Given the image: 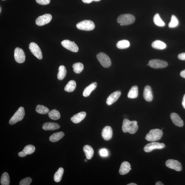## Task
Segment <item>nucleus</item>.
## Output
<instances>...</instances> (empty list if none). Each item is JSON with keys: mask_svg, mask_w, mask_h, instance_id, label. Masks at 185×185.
I'll return each instance as SVG.
<instances>
[{"mask_svg": "<svg viewBox=\"0 0 185 185\" xmlns=\"http://www.w3.org/2000/svg\"><path fill=\"white\" fill-rule=\"evenodd\" d=\"M163 135L162 130L156 129L151 130L146 137V140L150 142L158 141L161 139Z\"/></svg>", "mask_w": 185, "mask_h": 185, "instance_id": "nucleus-1", "label": "nucleus"}, {"mask_svg": "<svg viewBox=\"0 0 185 185\" xmlns=\"http://www.w3.org/2000/svg\"><path fill=\"white\" fill-rule=\"evenodd\" d=\"M135 18L133 15L129 14H122L117 18V22L121 26L128 25L133 23Z\"/></svg>", "mask_w": 185, "mask_h": 185, "instance_id": "nucleus-2", "label": "nucleus"}, {"mask_svg": "<svg viewBox=\"0 0 185 185\" xmlns=\"http://www.w3.org/2000/svg\"><path fill=\"white\" fill-rule=\"evenodd\" d=\"M25 114V113L24 108L23 107H19L9 120V124L11 125H14L18 122L21 121L23 119Z\"/></svg>", "mask_w": 185, "mask_h": 185, "instance_id": "nucleus-3", "label": "nucleus"}, {"mask_svg": "<svg viewBox=\"0 0 185 185\" xmlns=\"http://www.w3.org/2000/svg\"><path fill=\"white\" fill-rule=\"evenodd\" d=\"M78 29L86 31L93 30L95 27V24L91 20H85L80 22L76 25Z\"/></svg>", "mask_w": 185, "mask_h": 185, "instance_id": "nucleus-4", "label": "nucleus"}, {"mask_svg": "<svg viewBox=\"0 0 185 185\" xmlns=\"http://www.w3.org/2000/svg\"><path fill=\"white\" fill-rule=\"evenodd\" d=\"M97 57L101 65L104 67L108 68L111 66L110 58L105 54L103 52H100L97 55Z\"/></svg>", "mask_w": 185, "mask_h": 185, "instance_id": "nucleus-5", "label": "nucleus"}, {"mask_svg": "<svg viewBox=\"0 0 185 185\" xmlns=\"http://www.w3.org/2000/svg\"><path fill=\"white\" fill-rule=\"evenodd\" d=\"M165 147V145L163 143H159L158 142H152L146 145L144 148L145 152L149 153L155 149H162Z\"/></svg>", "mask_w": 185, "mask_h": 185, "instance_id": "nucleus-6", "label": "nucleus"}, {"mask_svg": "<svg viewBox=\"0 0 185 185\" xmlns=\"http://www.w3.org/2000/svg\"><path fill=\"white\" fill-rule=\"evenodd\" d=\"M29 48L31 52L38 59H42L43 55L41 49L36 43H31L29 44Z\"/></svg>", "mask_w": 185, "mask_h": 185, "instance_id": "nucleus-7", "label": "nucleus"}, {"mask_svg": "<svg viewBox=\"0 0 185 185\" xmlns=\"http://www.w3.org/2000/svg\"><path fill=\"white\" fill-rule=\"evenodd\" d=\"M15 60L18 63H23L26 60V55L22 49L19 47L15 48L14 52Z\"/></svg>", "mask_w": 185, "mask_h": 185, "instance_id": "nucleus-8", "label": "nucleus"}, {"mask_svg": "<svg viewBox=\"0 0 185 185\" xmlns=\"http://www.w3.org/2000/svg\"><path fill=\"white\" fill-rule=\"evenodd\" d=\"M51 15L50 14H46L40 16L36 18L35 21L36 24L39 26H43L47 24L52 19Z\"/></svg>", "mask_w": 185, "mask_h": 185, "instance_id": "nucleus-9", "label": "nucleus"}, {"mask_svg": "<svg viewBox=\"0 0 185 185\" xmlns=\"http://www.w3.org/2000/svg\"><path fill=\"white\" fill-rule=\"evenodd\" d=\"M61 44L64 47L73 52H78L79 48L75 42H72L69 40H64L61 42Z\"/></svg>", "mask_w": 185, "mask_h": 185, "instance_id": "nucleus-10", "label": "nucleus"}, {"mask_svg": "<svg viewBox=\"0 0 185 185\" xmlns=\"http://www.w3.org/2000/svg\"><path fill=\"white\" fill-rule=\"evenodd\" d=\"M149 66L155 69L162 68L168 66L166 61L154 59L149 61Z\"/></svg>", "mask_w": 185, "mask_h": 185, "instance_id": "nucleus-11", "label": "nucleus"}, {"mask_svg": "<svg viewBox=\"0 0 185 185\" xmlns=\"http://www.w3.org/2000/svg\"><path fill=\"white\" fill-rule=\"evenodd\" d=\"M166 165L167 167L178 171H181L182 169L181 163L177 160L169 159L166 162Z\"/></svg>", "mask_w": 185, "mask_h": 185, "instance_id": "nucleus-12", "label": "nucleus"}, {"mask_svg": "<svg viewBox=\"0 0 185 185\" xmlns=\"http://www.w3.org/2000/svg\"><path fill=\"white\" fill-rule=\"evenodd\" d=\"M35 150V146L32 145H28L24 147L23 150L18 153V155L20 157H23L27 155H30L33 153Z\"/></svg>", "mask_w": 185, "mask_h": 185, "instance_id": "nucleus-13", "label": "nucleus"}, {"mask_svg": "<svg viewBox=\"0 0 185 185\" xmlns=\"http://www.w3.org/2000/svg\"><path fill=\"white\" fill-rule=\"evenodd\" d=\"M121 91L118 90L113 92L108 97L106 100V103L108 105H110L115 103L120 96Z\"/></svg>", "mask_w": 185, "mask_h": 185, "instance_id": "nucleus-14", "label": "nucleus"}, {"mask_svg": "<svg viewBox=\"0 0 185 185\" xmlns=\"http://www.w3.org/2000/svg\"><path fill=\"white\" fill-rule=\"evenodd\" d=\"M113 130L112 128L106 126L103 129L101 132V136L105 140L108 141L112 137Z\"/></svg>", "mask_w": 185, "mask_h": 185, "instance_id": "nucleus-15", "label": "nucleus"}, {"mask_svg": "<svg viewBox=\"0 0 185 185\" xmlns=\"http://www.w3.org/2000/svg\"><path fill=\"white\" fill-rule=\"evenodd\" d=\"M143 97L147 101H152L153 99V95L150 86L147 85L145 86L143 92Z\"/></svg>", "mask_w": 185, "mask_h": 185, "instance_id": "nucleus-16", "label": "nucleus"}, {"mask_svg": "<svg viewBox=\"0 0 185 185\" xmlns=\"http://www.w3.org/2000/svg\"><path fill=\"white\" fill-rule=\"evenodd\" d=\"M171 118L174 124L179 127H182L183 125V120L176 113H172L171 115Z\"/></svg>", "mask_w": 185, "mask_h": 185, "instance_id": "nucleus-17", "label": "nucleus"}, {"mask_svg": "<svg viewBox=\"0 0 185 185\" xmlns=\"http://www.w3.org/2000/svg\"><path fill=\"white\" fill-rule=\"evenodd\" d=\"M131 165L127 162H123L120 166L119 170V174L122 175L127 174L131 170Z\"/></svg>", "mask_w": 185, "mask_h": 185, "instance_id": "nucleus-18", "label": "nucleus"}, {"mask_svg": "<svg viewBox=\"0 0 185 185\" xmlns=\"http://www.w3.org/2000/svg\"><path fill=\"white\" fill-rule=\"evenodd\" d=\"M60 128L58 123L55 122H46L43 125L42 128L45 130H54Z\"/></svg>", "mask_w": 185, "mask_h": 185, "instance_id": "nucleus-19", "label": "nucleus"}, {"mask_svg": "<svg viewBox=\"0 0 185 185\" xmlns=\"http://www.w3.org/2000/svg\"><path fill=\"white\" fill-rule=\"evenodd\" d=\"M86 116V113L84 112H80L74 115L71 118V120L73 123H78L84 119Z\"/></svg>", "mask_w": 185, "mask_h": 185, "instance_id": "nucleus-20", "label": "nucleus"}, {"mask_svg": "<svg viewBox=\"0 0 185 185\" xmlns=\"http://www.w3.org/2000/svg\"><path fill=\"white\" fill-rule=\"evenodd\" d=\"M97 85V83L94 82L87 86L83 92V96L85 97L89 96L91 92L96 88Z\"/></svg>", "mask_w": 185, "mask_h": 185, "instance_id": "nucleus-21", "label": "nucleus"}, {"mask_svg": "<svg viewBox=\"0 0 185 185\" xmlns=\"http://www.w3.org/2000/svg\"><path fill=\"white\" fill-rule=\"evenodd\" d=\"M83 150L85 153L86 158L91 159L93 156L94 151L92 148L89 145H85L83 147Z\"/></svg>", "mask_w": 185, "mask_h": 185, "instance_id": "nucleus-22", "label": "nucleus"}, {"mask_svg": "<svg viewBox=\"0 0 185 185\" xmlns=\"http://www.w3.org/2000/svg\"><path fill=\"white\" fill-rule=\"evenodd\" d=\"M136 121H130L127 119H125L123 120L122 125V130L125 132H128L132 124L136 122Z\"/></svg>", "mask_w": 185, "mask_h": 185, "instance_id": "nucleus-23", "label": "nucleus"}, {"mask_svg": "<svg viewBox=\"0 0 185 185\" xmlns=\"http://www.w3.org/2000/svg\"><path fill=\"white\" fill-rule=\"evenodd\" d=\"M64 135L63 132H60L52 134L49 138V140L52 142H55L59 141L61 138H62Z\"/></svg>", "mask_w": 185, "mask_h": 185, "instance_id": "nucleus-24", "label": "nucleus"}, {"mask_svg": "<svg viewBox=\"0 0 185 185\" xmlns=\"http://www.w3.org/2000/svg\"><path fill=\"white\" fill-rule=\"evenodd\" d=\"M138 88L136 85L133 86L129 90L128 97L129 98H135L138 97Z\"/></svg>", "mask_w": 185, "mask_h": 185, "instance_id": "nucleus-25", "label": "nucleus"}, {"mask_svg": "<svg viewBox=\"0 0 185 185\" xmlns=\"http://www.w3.org/2000/svg\"><path fill=\"white\" fill-rule=\"evenodd\" d=\"M58 73L57 74V78L59 80H63L67 74V70L65 67L63 65L60 66L58 69Z\"/></svg>", "mask_w": 185, "mask_h": 185, "instance_id": "nucleus-26", "label": "nucleus"}, {"mask_svg": "<svg viewBox=\"0 0 185 185\" xmlns=\"http://www.w3.org/2000/svg\"><path fill=\"white\" fill-rule=\"evenodd\" d=\"M152 46L153 48L159 50H162L166 47V45L165 43L160 40H156L153 42L152 43Z\"/></svg>", "mask_w": 185, "mask_h": 185, "instance_id": "nucleus-27", "label": "nucleus"}, {"mask_svg": "<svg viewBox=\"0 0 185 185\" xmlns=\"http://www.w3.org/2000/svg\"><path fill=\"white\" fill-rule=\"evenodd\" d=\"M76 87V82L74 80H71L64 87V90L66 92H71L75 90Z\"/></svg>", "mask_w": 185, "mask_h": 185, "instance_id": "nucleus-28", "label": "nucleus"}, {"mask_svg": "<svg viewBox=\"0 0 185 185\" xmlns=\"http://www.w3.org/2000/svg\"><path fill=\"white\" fill-rule=\"evenodd\" d=\"M130 43L128 40H122L117 43V47L120 49H124L128 48Z\"/></svg>", "mask_w": 185, "mask_h": 185, "instance_id": "nucleus-29", "label": "nucleus"}, {"mask_svg": "<svg viewBox=\"0 0 185 185\" xmlns=\"http://www.w3.org/2000/svg\"><path fill=\"white\" fill-rule=\"evenodd\" d=\"M64 172V169L62 168L58 169L57 171L55 173L54 175V180L57 183L60 182L62 178Z\"/></svg>", "mask_w": 185, "mask_h": 185, "instance_id": "nucleus-30", "label": "nucleus"}, {"mask_svg": "<svg viewBox=\"0 0 185 185\" xmlns=\"http://www.w3.org/2000/svg\"><path fill=\"white\" fill-rule=\"evenodd\" d=\"M48 116L51 119L57 120L60 117V113L56 109H53L48 113Z\"/></svg>", "mask_w": 185, "mask_h": 185, "instance_id": "nucleus-31", "label": "nucleus"}, {"mask_svg": "<svg viewBox=\"0 0 185 185\" xmlns=\"http://www.w3.org/2000/svg\"><path fill=\"white\" fill-rule=\"evenodd\" d=\"M1 183L2 185H9L10 184V178L7 172L3 173L1 179Z\"/></svg>", "mask_w": 185, "mask_h": 185, "instance_id": "nucleus-32", "label": "nucleus"}, {"mask_svg": "<svg viewBox=\"0 0 185 185\" xmlns=\"http://www.w3.org/2000/svg\"><path fill=\"white\" fill-rule=\"evenodd\" d=\"M72 67L74 72L77 74L81 73L84 69V66L81 63H77L74 64L73 65Z\"/></svg>", "mask_w": 185, "mask_h": 185, "instance_id": "nucleus-33", "label": "nucleus"}, {"mask_svg": "<svg viewBox=\"0 0 185 185\" xmlns=\"http://www.w3.org/2000/svg\"><path fill=\"white\" fill-rule=\"evenodd\" d=\"M154 23L157 26L159 27H163L165 26V23H164L161 18L160 17L158 14H156L154 15L153 18Z\"/></svg>", "mask_w": 185, "mask_h": 185, "instance_id": "nucleus-34", "label": "nucleus"}, {"mask_svg": "<svg viewBox=\"0 0 185 185\" xmlns=\"http://www.w3.org/2000/svg\"><path fill=\"white\" fill-rule=\"evenodd\" d=\"M36 112L40 114H46L49 112V109L47 107L41 105H38L36 109Z\"/></svg>", "mask_w": 185, "mask_h": 185, "instance_id": "nucleus-35", "label": "nucleus"}, {"mask_svg": "<svg viewBox=\"0 0 185 185\" xmlns=\"http://www.w3.org/2000/svg\"><path fill=\"white\" fill-rule=\"evenodd\" d=\"M179 25V21L176 17L172 15L171 18V20L168 25L170 28H175L177 27Z\"/></svg>", "mask_w": 185, "mask_h": 185, "instance_id": "nucleus-36", "label": "nucleus"}, {"mask_svg": "<svg viewBox=\"0 0 185 185\" xmlns=\"http://www.w3.org/2000/svg\"><path fill=\"white\" fill-rule=\"evenodd\" d=\"M138 126L137 125V122L136 121L132 124L131 127L130 128L128 132L130 134H134L137 131Z\"/></svg>", "mask_w": 185, "mask_h": 185, "instance_id": "nucleus-37", "label": "nucleus"}, {"mask_svg": "<svg viewBox=\"0 0 185 185\" xmlns=\"http://www.w3.org/2000/svg\"><path fill=\"white\" fill-rule=\"evenodd\" d=\"M32 179L30 177H27L23 179L20 182V185H29L32 183Z\"/></svg>", "mask_w": 185, "mask_h": 185, "instance_id": "nucleus-38", "label": "nucleus"}, {"mask_svg": "<svg viewBox=\"0 0 185 185\" xmlns=\"http://www.w3.org/2000/svg\"><path fill=\"white\" fill-rule=\"evenodd\" d=\"M38 4L42 5H46L49 4L51 0H36Z\"/></svg>", "mask_w": 185, "mask_h": 185, "instance_id": "nucleus-39", "label": "nucleus"}, {"mask_svg": "<svg viewBox=\"0 0 185 185\" xmlns=\"http://www.w3.org/2000/svg\"><path fill=\"white\" fill-rule=\"evenodd\" d=\"M100 154L101 156L103 157H105L108 155V152L105 149H102L100 151Z\"/></svg>", "mask_w": 185, "mask_h": 185, "instance_id": "nucleus-40", "label": "nucleus"}, {"mask_svg": "<svg viewBox=\"0 0 185 185\" xmlns=\"http://www.w3.org/2000/svg\"><path fill=\"white\" fill-rule=\"evenodd\" d=\"M179 59L181 60H185V52L179 54L178 56Z\"/></svg>", "mask_w": 185, "mask_h": 185, "instance_id": "nucleus-41", "label": "nucleus"}, {"mask_svg": "<svg viewBox=\"0 0 185 185\" xmlns=\"http://www.w3.org/2000/svg\"><path fill=\"white\" fill-rule=\"evenodd\" d=\"M101 0H82V1L85 3H87V4H89L92 2H98L100 1Z\"/></svg>", "mask_w": 185, "mask_h": 185, "instance_id": "nucleus-42", "label": "nucleus"}, {"mask_svg": "<svg viewBox=\"0 0 185 185\" xmlns=\"http://www.w3.org/2000/svg\"><path fill=\"white\" fill-rule=\"evenodd\" d=\"M180 75L182 77L185 79V70L182 71L180 72Z\"/></svg>", "mask_w": 185, "mask_h": 185, "instance_id": "nucleus-43", "label": "nucleus"}, {"mask_svg": "<svg viewBox=\"0 0 185 185\" xmlns=\"http://www.w3.org/2000/svg\"><path fill=\"white\" fill-rule=\"evenodd\" d=\"M182 105H183V107L185 109V94L184 95L183 101H182Z\"/></svg>", "mask_w": 185, "mask_h": 185, "instance_id": "nucleus-44", "label": "nucleus"}, {"mask_svg": "<svg viewBox=\"0 0 185 185\" xmlns=\"http://www.w3.org/2000/svg\"><path fill=\"white\" fill-rule=\"evenodd\" d=\"M156 185H163V184L161 182L158 181L155 184Z\"/></svg>", "mask_w": 185, "mask_h": 185, "instance_id": "nucleus-45", "label": "nucleus"}, {"mask_svg": "<svg viewBox=\"0 0 185 185\" xmlns=\"http://www.w3.org/2000/svg\"><path fill=\"white\" fill-rule=\"evenodd\" d=\"M137 184L134 183H132L127 184V185H137Z\"/></svg>", "mask_w": 185, "mask_h": 185, "instance_id": "nucleus-46", "label": "nucleus"}, {"mask_svg": "<svg viewBox=\"0 0 185 185\" xmlns=\"http://www.w3.org/2000/svg\"><path fill=\"white\" fill-rule=\"evenodd\" d=\"M1 10H2L1 7H0V13H1Z\"/></svg>", "mask_w": 185, "mask_h": 185, "instance_id": "nucleus-47", "label": "nucleus"}, {"mask_svg": "<svg viewBox=\"0 0 185 185\" xmlns=\"http://www.w3.org/2000/svg\"><path fill=\"white\" fill-rule=\"evenodd\" d=\"M87 160H87V159H85V162H87Z\"/></svg>", "mask_w": 185, "mask_h": 185, "instance_id": "nucleus-48", "label": "nucleus"}, {"mask_svg": "<svg viewBox=\"0 0 185 185\" xmlns=\"http://www.w3.org/2000/svg\"><path fill=\"white\" fill-rule=\"evenodd\" d=\"M2 1H5V0H2Z\"/></svg>", "mask_w": 185, "mask_h": 185, "instance_id": "nucleus-49", "label": "nucleus"}]
</instances>
